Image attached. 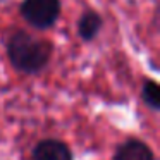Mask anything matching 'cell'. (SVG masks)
Wrapping results in <instances>:
<instances>
[{
  "label": "cell",
  "mask_w": 160,
  "mask_h": 160,
  "mask_svg": "<svg viewBox=\"0 0 160 160\" xmlns=\"http://www.w3.org/2000/svg\"><path fill=\"white\" fill-rule=\"evenodd\" d=\"M5 52L16 71L22 74H38L50 64L53 45L24 29H14L5 42Z\"/></svg>",
  "instance_id": "cell-1"
},
{
  "label": "cell",
  "mask_w": 160,
  "mask_h": 160,
  "mask_svg": "<svg viewBox=\"0 0 160 160\" xmlns=\"http://www.w3.org/2000/svg\"><path fill=\"white\" fill-rule=\"evenodd\" d=\"M60 0H22L19 5V14L22 21L40 31L53 28L60 18Z\"/></svg>",
  "instance_id": "cell-2"
},
{
  "label": "cell",
  "mask_w": 160,
  "mask_h": 160,
  "mask_svg": "<svg viewBox=\"0 0 160 160\" xmlns=\"http://www.w3.org/2000/svg\"><path fill=\"white\" fill-rule=\"evenodd\" d=\"M33 160H72V153L60 139H42L33 148Z\"/></svg>",
  "instance_id": "cell-3"
},
{
  "label": "cell",
  "mask_w": 160,
  "mask_h": 160,
  "mask_svg": "<svg viewBox=\"0 0 160 160\" xmlns=\"http://www.w3.org/2000/svg\"><path fill=\"white\" fill-rule=\"evenodd\" d=\"M102 28H103V18L100 12H97L95 9H86L83 14L79 16L76 22L78 36L83 42H93L98 35H100Z\"/></svg>",
  "instance_id": "cell-4"
},
{
  "label": "cell",
  "mask_w": 160,
  "mask_h": 160,
  "mask_svg": "<svg viewBox=\"0 0 160 160\" xmlns=\"http://www.w3.org/2000/svg\"><path fill=\"white\" fill-rule=\"evenodd\" d=\"M114 160H155V157L146 143L132 138L124 141L115 150Z\"/></svg>",
  "instance_id": "cell-5"
},
{
  "label": "cell",
  "mask_w": 160,
  "mask_h": 160,
  "mask_svg": "<svg viewBox=\"0 0 160 160\" xmlns=\"http://www.w3.org/2000/svg\"><path fill=\"white\" fill-rule=\"evenodd\" d=\"M141 98L150 108L153 110H158L160 108V90H158V84L157 81L153 79H146L143 83L141 88Z\"/></svg>",
  "instance_id": "cell-6"
}]
</instances>
